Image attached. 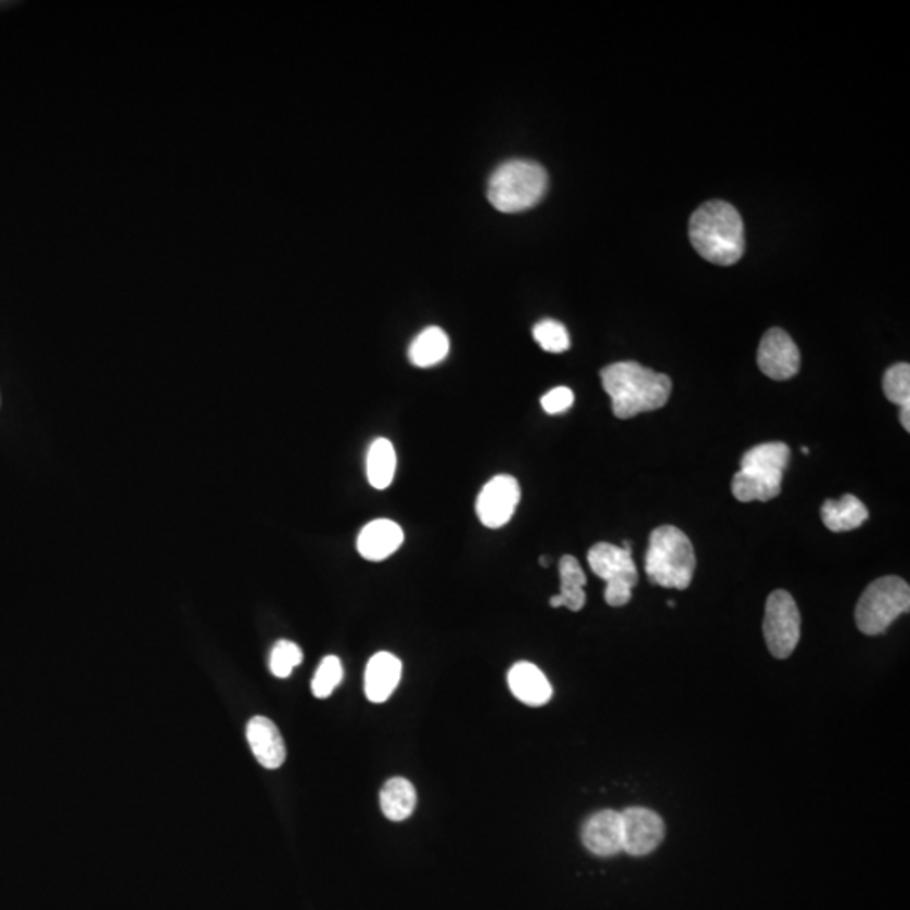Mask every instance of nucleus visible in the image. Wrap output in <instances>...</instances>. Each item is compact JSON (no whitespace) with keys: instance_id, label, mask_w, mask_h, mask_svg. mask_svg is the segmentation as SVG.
Returning a JSON list of instances; mask_svg holds the SVG:
<instances>
[{"instance_id":"f257e3e1","label":"nucleus","mask_w":910,"mask_h":910,"mask_svg":"<svg viewBox=\"0 0 910 910\" xmlns=\"http://www.w3.org/2000/svg\"><path fill=\"white\" fill-rule=\"evenodd\" d=\"M602 386L611 397L612 412L626 420L668 403L672 383L668 374L656 373L635 361L608 364L601 371Z\"/></svg>"},{"instance_id":"f03ea898","label":"nucleus","mask_w":910,"mask_h":910,"mask_svg":"<svg viewBox=\"0 0 910 910\" xmlns=\"http://www.w3.org/2000/svg\"><path fill=\"white\" fill-rule=\"evenodd\" d=\"M690 240L700 257L729 267L744 257V221L727 201H708L690 219Z\"/></svg>"},{"instance_id":"7ed1b4c3","label":"nucleus","mask_w":910,"mask_h":910,"mask_svg":"<svg viewBox=\"0 0 910 910\" xmlns=\"http://www.w3.org/2000/svg\"><path fill=\"white\" fill-rule=\"evenodd\" d=\"M644 568L654 586L688 589L696 568L692 541L677 526H659L651 533Z\"/></svg>"},{"instance_id":"20e7f679","label":"nucleus","mask_w":910,"mask_h":910,"mask_svg":"<svg viewBox=\"0 0 910 910\" xmlns=\"http://www.w3.org/2000/svg\"><path fill=\"white\" fill-rule=\"evenodd\" d=\"M548 190L543 166L533 161H510L492 172L488 200L498 212L522 213L537 206Z\"/></svg>"},{"instance_id":"39448f33","label":"nucleus","mask_w":910,"mask_h":910,"mask_svg":"<svg viewBox=\"0 0 910 910\" xmlns=\"http://www.w3.org/2000/svg\"><path fill=\"white\" fill-rule=\"evenodd\" d=\"M910 611L909 584L896 575L876 578L858 601L855 619L867 636L884 635L897 617Z\"/></svg>"},{"instance_id":"423d86ee","label":"nucleus","mask_w":910,"mask_h":910,"mask_svg":"<svg viewBox=\"0 0 910 910\" xmlns=\"http://www.w3.org/2000/svg\"><path fill=\"white\" fill-rule=\"evenodd\" d=\"M587 559L593 574L607 584L604 599L611 607H623L631 601L632 589L639 578L631 550L611 543H598L590 548Z\"/></svg>"},{"instance_id":"0eeeda50","label":"nucleus","mask_w":910,"mask_h":910,"mask_svg":"<svg viewBox=\"0 0 910 910\" xmlns=\"http://www.w3.org/2000/svg\"><path fill=\"white\" fill-rule=\"evenodd\" d=\"M764 638L778 659H786L796 650L802 638V616L793 595L786 590H774L767 598Z\"/></svg>"},{"instance_id":"6e6552de","label":"nucleus","mask_w":910,"mask_h":910,"mask_svg":"<svg viewBox=\"0 0 910 910\" xmlns=\"http://www.w3.org/2000/svg\"><path fill=\"white\" fill-rule=\"evenodd\" d=\"M520 499L522 489L513 476L501 474L492 477L477 496V517L488 528H501L513 517Z\"/></svg>"},{"instance_id":"1a4fd4ad","label":"nucleus","mask_w":910,"mask_h":910,"mask_svg":"<svg viewBox=\"0 0 910 910\" xmlns=\"http://www.w3.org/2000/svg\"><path fill=\"white\" fill-rule=\"evenodd\" d=\"M757 363L760 371L776 382H786L796 376L802 355L793 337L782 329H769L760 341Z\"/></svg>"},{"instance_id":"9d476101","label":"nucleus","mask_w":910,"mask_h":910,"mask_svg":"<svg viewBox=\"0 0 910 910\" xmlns=\"http://www.w3.org/2000/svg\"><path fill=\"white\" fill-rule=\"evenodd\" d=\"M623 850L632 857H644L656 850L665 839V821L648 808H627L620 812Z\"/></svg>"},{"instance_id":"9b49d317","label":"nucleus","mask_w":910,"mask_h":910,"mask_svg":"<svg viewBox=\"0 0 910 910\" xmlns=\"http://www.w3.org/2000/svg\"><path fill=\"white\" fill-rule=\"evenodd\" d=\"M582 842L598 857H614L623 851L620 812L605 809L589 818L582 828Z\"/></svg>"},{"instance_id":"f8f14e48","label":"nucleus","mask_w":910,"mask_h":910,"mask_svg":"<svg viewBox=\"0 0 910 910\" xmlns=\"http://www.w3.org/2000/svg\"><path fill=\"white\" fill-rule=\"evenodd\" d=\"M405 535L400 525L392 520H374L368 523L359 531L358 547L359 555L370 562H382L394 555L403 543Z\"/></svg>"},{"instance_id":"ddd939ff","label":"nucleus","mask_w":910,"mask_h":910,"mask_svg":"<svg viewBox=\"0 0 910 910\" xmlns=\"http://www.w3.org/2000/svg\"><path fill=\"white\" fill-rule=\"evenodd\" d=\"M246 739L255 757L265 769H279L285 762L284 739L270 718L254 717L246 727Z\"/></svg>"},{"instance_id":"4468645a","label":"nucleus","mask_w":910,"mask_h":910,"mask_svg":"<svg viewBox=\"0 0 910 910\" xmlns=\"http://www.w3.org/2000/svg\"><path fill=\"white\" fill-rule=\"evenodd\" d=\"M511 693L528 707H543L553 696V688L538 666L516 663L508 672Z\"/></svg>"},{"instance_id":"2eb2a0df","label":"nucleus","mask_w":910,"mask_h":910,"mask_svg":"<svg viewBox=\"0 0 910 910\" xmlns=\"http://www.w3.org/2000/svg\"><path fill=\"white\" fill-rule=\"evenodd\" d=\"M400 659L392 653H379L371 657L364 675V693L373 703H383L394 695L401 680Z\"/></svg>"},{"instance_id":"dca6fc26","label":"nucleus","mask_w":910,"mask_h":910,"mask_svg":"<svg viewBox=\"0 0 910 910\" xmlns=\"http://www.w3.org/2000/svg\"><path fill=\"white\" fill-rule=\"evenodd\" d=\"M560 593L550 599L552 607H567L568 611H582L586 605L587 577L575 556L565 555L560 560Z\"/></svg>"},{"instance_id":"f3484780","label":"nucleus","mask_w":910,"mask_h":910,"mask_svg":"<svg viewBox=\"0 0 910 910\" xmlns=\"http://www.w3.org/2000/svg\"><path fill=\"white\" fill-rule=\"evenodd\" d=\"M821 520L830 531H854L869 520V510L857 496L845 495L838 501H824L821 507Z\"/></svg>"},{"instance_id":"a211bd4d","label":"nucleus","mask_w":910,"mask_h":910,"mask_svg":"<svg viewBox=\"0 0 910 910\" xmlns=\"http://www.w3.org/2000/svg\"><path fill=\"white\" fill-rule=\"evenodd\" d=\"M782 476L779 474L757 473V471H748V469H741L739 473L733 476L732 492L736 501L741 503H752V501H771L781 495Z\"/></svg>"},{"instance_id":"6ab92c4d","label":"nucleus","mask_w":910,"mask_h":910,"mask_svg":"<svg viewBox=\"0 0 910 910\" xmlns=\"http://www.w3.org/2000/svg\"><path fill=\"white\" fill-rule=\"evenodd\" d=\"M380 806L389 821H405L410 818L416 806V791L412 782L405 778L386 781L380 793Z\"/></svg>"},{"instance_id":"aec40b11","label":"nucleus","mask_w":910,"mask_h":910,"mask_svg":"<svg viewBox=\"0 0 910 910\" xmlns=\"http://www.w3.org/2000/svg\"><path fill=\"white\" fill-rule=\"evenodd\" d=\"M397 471V452L388 438H376L368 450L367 473L368 480L374 489L388 488L394 483Z\"/></svg>"},{"instance_id":"412c9836","label":"nucleus","mask_w":910,"mask_h":910,"mask_svg":"<svg viewBox=\"0 0 910 910\" xmlns=\"http://www.w3.org/2000/svg\"><path fill=\"white\" fill-rule=\"evenodd\" d=\"M449 337L440 328L423 329L408 349V358L419 368H431L449 355Z\"/></svg>"},{"instance_id":"4be33fe9","label":"nucleus","mask_w":910,"mask_h":910,"mask_svg":"<svg viewBox=\"0 0 910 910\" xmlns=\"http://www.w3.org/2000/svg\"><path fill=\"white\" fill-rule=\"evenodd\" d=\"M791 461V449L786 444L769 443L752 447L744 453L741 461V469L757 471V473L779 474L784 476Z\"/></svg>"},{"instance_id":"5701e85b","label":"nucleus","mask_w":910,"mask_h":910,"mask_svg":"<svg viewBox=\"0 0 910 910\" xmlns=\"http://www.w3.org/2000/svg\"><path fill=\"white\" fill-rule=\"evenodd\" d=\"M884 394L887 400L900 407V423L910 432V367L894 364L884 376Z\"/></svg>"},{"instance_id":"b1692460","label":"nucleus","mask_w":910,"mask_h":910,"mask_svg":"<svg viewBox=\"0 0 910 910\" xmlns=\"http://www.w3.org/2000/svg\"><path fill=\"white\" fill-rule=\"evenodd\" d=\"M533 337L540 344V348L547 353L567 351L571 348V336L568 331L562 322L555 319H543L533 328Z\"/></svg>"},{"instance_id":"393cba45","label":"nucleus","mask_w":910,"mask_h":910,"mask_svg":"<svg viewBox=\"0 0 910 910\" xmlns=\"http://www.w3.org/2000/svg\"><path fill=\"white\" fill-rule=\"evenodd\" d=\"M343 665L339 657L325 656L312 678V693L318 698H328L343 681Z\"/></svg>"},{"instance_id":"a878e982","label":"nucleus","mask_w":910,"mask_h":910,"mask_svg":"<svg viewBox=\"0 0 910 910\" xmlns=\"http://www.w3.org/2000/svg\"><path fill=\"white\" fill-rule=\"evenodd\" d=\"M303 651L295 642L279 641L270 653V671L273 677L289 678L295 666L303 663Z\"/></svg>"},{"instance_id":"bb28decb","label":"nucleus","mask_w":910,"mask_h":910,"mask_svg":"<svg viewBox=\"0 0 910 910\" xmlns=\"http://www.w3.org/2000/svg\"><path fill=\"white\" fill-rule=\"evenodd\" d=\"M574 392L571 388L556 386L541 398V407L550 415H556V413L567 412L568 408L574 405Z\"/></svg>"},{"instance_id":"cd10ccee","label":"nucleus","mask_w":910,"mask_h":910,"mask_svg":"<svg viewBox=\"0 0 910 910\" xmlns=\"http://www.w3.org/2000/svg\"><path fill=\"white\" fill-rule=\"evenodd\" d=\"M540 563H541V565H543V567H548V559H547V556H541V559H540Z\"/></svg>"}]
</instances>
